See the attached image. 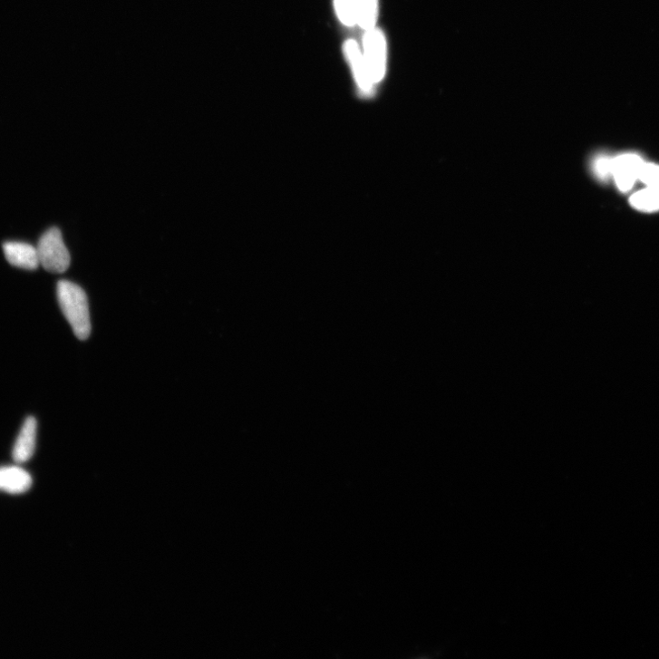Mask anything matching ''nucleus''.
I'll list each match as a JSON object with an SVG mask.
<instances>
[{
  "label": "nucleus",
  "instance_id": "obj_10",
  "mask_svg": "<svg viewBox=\"0 0 659 659\" xmlns=\"http://www.w3.org/2000/svg\"><path fill=\"white\" fill-rule=\"evenodd\" d=\"M633 208L644 212L659 210V185L647 186L645 189L634 194L630 199Z\"/></svg>",
  "mask_w": 659,
  "mask_h": 659
},
{
  "label": "nucleus",
  "instance_id": "obj_7",
  "mask_svg": "<svg viewBox=\"0 0 659 659\" xmlns=\"http://www.w3.org/2000/svg\"><path fill=\"white\" fill-rule=\"evenodd\" d=\"M4 251L11 265L34 270L40 266L37 248L24 242H6Z\"/></svg>",
  "mask_w": 659,
  "mask_h": 659
},
{
  "label": "nucleus",
  "instance_id": "obj_9",
  "mask_svg": "<svg viewBox=\"0 0 659 659\" xmlns=\"http://www.w3.org/2000/svg\"><path fill=\"white\" fill-rule=\"evenodd\" d=\"M356 24L367 31L375 27L379 17V0H355Z\"/></svg>",
  "mask_w": 659,
  "mask_h": 659
},
{
  "label": "nucleus",
  "instance_id": "obj_5",
  "mask_svg": "<svg viewBox=\"0 0 659 659\" xmlns=\"http://www.w3.org/2000/svg\"><path fill=\"white\" fill-rule=\"evenodd\" d=\"M644 160L636 154H622L611 159V174L622 192L632 189Z\"/></svg>",
  "mask_w": 659,
  "mask_h": 659
},
{
  "label": "nucleus",
  "instance_id": "obj_11",
  "mask_svg": "<svg viewBox=\"0 0 659 659\" xmlns=\"http://www.w3.org/2000/svg\"><path fill=\"white\" fill-rule=\"evenodd\" d=\"M334 9L339 21L347 27L356 24L355 0H334Z\"/></svg>",
  "mask_w": 659,
  "mask_h": 659
},
{
  "label": "nucleus",
  "instance_id": "obj_12",
  "mask_svg": "<svg viewBox=\"0 0 659 659\" xmlns=\"http://www.w3.org/2000/svg\"><path fill=\"white\" fill-rule=\"evenodd\" d=\"M638 179L647 186H658L659 166L644 162L638 173Z\"/></svg>",
  "mask_w": 659,
  "mask_h": 659
},
{
  "label": "nucleus",
  "instance_id": "obj_4",
  "mask_svg": "<svg viewBox=\"0 0 659 659\" xmlns=\"http://www.w3.org/2000/svg\"><path fill=\"white\" fill-rule=\"evenodd\" d=\"M344 53L362 95L373 96L375 82L371 76L359 44L354 40H347L344 44Z\"/></svg>",
  "mask_w": 659,
  "mask_h": 659
},
{
  "label": "nucleus",
  "instance_id": "obj_8",
  "mask_svg": "<svg viewBox=\"0 0 659 659\" xmlns=\"http://www.w3.org/2000/svg\"><path fill=\"white\" fill-rule=\"evenodd\" d=\"M37 422L29 417L24 422L13 450L14 460L18 463L29 460L36 447Z\"/></svg>",
  "mask_w": 659,
  "mask_h": 659
},
{
  "label": "nucleus",
  "instance_id": "obj_2",
  "mask_svg": "<svg viewBox=\"0 0 659 659\" xmlns=\"http://www.w3.org/2000/svg\"><path fill=\"white\" fill-rule=\"evenodd\" d=\"M37 252L42 265L52 273H63L71 263V256L64 245L62 233L57 228L45 232L37 246Z\"/></svg>",
  "mask_w": 659,
  "mask_h": 659
},
{
  "label": "nucleus",
  "instance_id": "obj_6",
  "mask_svg": "<svg viewBox=\"0 0 659 659\" xmlns=\"http://www.w3.org/2000/svg\"><path fill=\"white\" fill-rule=\"evenodd\" d=\"M33 479L24 468L12 465L0 467V491L22 495L31 489Z\"/></svg>",
  "mask_w": 659,
  "mask_h": 659
},
{
  "label": "nucleus",
  "instance_id": "obj_3",
  "mask_svg": "<svg viewBox=\"0 0 659 659\" xmlns=\"http://www.w3.org/2000/svg\"><path fill=\"white\" fill-rule=\"evenodd\" d=\"M362 53L375 84L383 81L387 73L388 44L383 30L373 27L364 31Z\"/></svg>",
  "mask_w": 659,
  "mask_h": 659
},
{
  "label": "nucleus",
  "instance_id": "obj_1",
  "mask_svg": "<svg viewBox=\"0 0 659 659\" xmlns=\"http://www.w3.org/2000/svg\"><path fill=\"white\" fill-rule=\"evenodd\" d=\"M57 297L61 310L75 336L83 341L91 334L88 299L85 292L69 280H61L57 286Z\"/></svg>",
  "mask_w": 659,
  "mask_h": 659
},
{
  "label": "nucleus",
  "instance_id": "obj_13",
  "mask_svg": "<svg viewBox=\"0 0 659 659\" xmlns=\"http://www.w3.org/2000/svg\"><path fill=\"white\" fill-rule=\"evenodd\" d=\"M611 159L609 157H599L595 160V173L601 179H607L611 174Z\"/></svg>",
  "mask_w": 659,
  "mask_h": 659
}]
</instances>
